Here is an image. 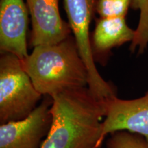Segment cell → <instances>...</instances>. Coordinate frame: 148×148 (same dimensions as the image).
<instances>
[{
	"mask_svg": "<svg viewBox=\"0 0 148 148\" xmlns=\"http://www.w3.org/2000/svg\"><path fill=\"white\" fill-rule=\"evenodd\" d=\"M106 101L88 87L66 90L52 97V122L40 148H101Z\"/></svg>",
	"mask_w": 148,
	"mask_h": 148,
	"instance_id": "obj_1",
	"label": "cell"
},
{
	"mask_svg": "<svg viewBox=\"0 0 148 148\" xmlns=\"http://www.w3.org/2000/svg\"><path fill=\"white\" fill-rule=\"evenodd\" d=\"M135 30L127 25L125 17L99 18L92 33L91 47L93 55L108 52L134 39Z\"/></svg>",
	"mask_w": 148,
	"mask_h": 148,
	"instance_id": "obj_9",
	"label": "cell"
},
{
	"mask_svg": "<svg viewBox=\"0 0 148 148\" xmlns=\"http://www.w3.org/2000/svg\"><path fill=\"white\" fill-rule=\"evenodd\" d=\"M44 97L25 119L1 124L0 148H40L52 122V98Z\"/></svg>",
	"mask_w": 148,
	"mask_h": 148,
	"instance_id": "obj_5",
	"label": "cell"
},
{
	"mask_svg": "<svg viewBox=\"0 0 148 148\" xmlns=\"http://www.w3.org/2000/svg\"><path fill=\"white\" fill-rule=\"evenodd\" d=\"M132 0H98L96 12L100 18L125 17Z\"/></svg>",
	"mask_w": 148,
	"mask_h": 148,
	"instance_id": "obj_12",
	"label": "cell"
},
{
	"mask_svg": "<svg viewBox=\"0 0 148 148\" xmlns=\"http://www.w3.org/2000/svg\"><path fill=\"white\" fill-rule=\"evenodd\" d=\"M98 0H64L69 26L88 71V87L99 99L108 101L116 97L113 87L105 81L96 67L90 35V23Z\"/></svg>",
	"mask_w": 148,
	"mask_h": 148,
	"instance_id": "obj_4",
	"label": "cell"
},
{
	"mask_svg": "<svg viewBox=\"0 0 148 148\" xmlns=\"http://www.w3.org/2000/svg\"><path fill=\"white\" fill-rule=\"evenodd\" d=\"M21 62L34 87L42 96L52 98L88 85L87 67L71 35L58 43L34 47Z\"/></svg>",
	"mask_w": 148,
	"mask_h": 148,
	"instance_id": "obj_2",
	"label": "cell"
},
{
	"mask_svg": "<svg viewBox=\"0 0 148 148\" xmlns=\"http://www.w3.org/2000/svg\"><path fill=\"white\" fill-rule=\"evenodd\" d=\"M32 21L33 47L58 43L71 36L69 24L61 18L58 0H26Z\"/></svg>",
	"mask_w": 148,
	"mask_h": 148,
	"instance_id": "obj_8",
	"label": "cell"
},
{
	"mask_svg": "<svg viewBox=\"0 0 148 148\" xmlns=\"http://www.w3.org/2000/svg\"><path fill=\"white\" fill-rule=\"evenodd\" d=\"M28 8L23 0L0 1V49L21 60L28 56Z\"/></svg>",
	"mask_w": 148,
	"mask_h": 148,
	"instance_id": "obj_7",
	"label": "cell"
},
{
	"mask_svg": "<svg viewBox=\"0 0 148 148\" xmlns=\"http://www.w3.org/2000/svg\"><path fill=\"white\" fill-rule=\"evenodd\" d=\"M131 8L140 11V17L130 49L142 53L148 45V0H132Z\"/></svg>",
	"mask_w": 148,
	"mask_h": 148,
	"instance_id": "obj_10",
	"label": "cell"
},
{
	"mask_svg": "<svg viewBox=\"0 0 148 148\" xmlns=\"http://www.w3.org/2000/svg\"><path fill=\"white\" fill-rule=\"evenodd\" d=\"M42 95L36 89L21 59L8 53L0 58V123L25 119Z\"/></svg>",
	"mask_w": 148,
	"mask_h": 148,
	"instance_id": "obj_3",
	"label": "cell"
},
{
	"mask_svg": "<svg viewBox=\"0 0 148 148\" xmlns=\"http://www.w3.org/2000/svg\"><path fill=\"white\" fill-rule=\"evenodd\" d=\"M106 115L101 125L99 145L109 134L127 131L143 136L148 142V91L134 99L114 97L106 101Z\"/></svg>",
	"mask_w": 148,
	"mask_h": 148,
	"instance_id": "obj_6",
	"label": "cell"
},
{
	"mask_svg": "<svg viewBox=\"0 0 148 148\" xmlns=\"http://www.w3.org/2000/svg\"><path fill=\"white\" fill-rule=\"evenodd\" d=\"M106 146L107 148H148V142L140 134L119 131L111 134Z\"/></svg>",
	"mask_w": 148,
	"mask_h": 148,
	"instance_id": "obj_11",
	"label": "cell"
}]
</instances>
